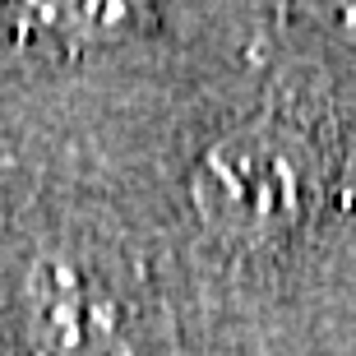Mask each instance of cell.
Instances as JSON below:
<instances>
[{"mask_svg": "<svg viewBox=\"0 0 356 356\" xmlns=\"http://www.w3.org/2000/svg\"><path fill=\"white\" fill-rule=\"evenodd\" d=\"M14 24L24 33L51 38L65 51H83V47H102L125 33H139L148 24V10L139 5H19Z\"/></svg>", "mask_w": 356, "mask_h": 356, "instance_id": "3", "label": "cell"}, {"mask_svg": "<svg viewBox=\"0 0 356 356\" xmlns=\"http://www.w3.org/2000/svg\"><path fill=\"white\" fill-rule=\"evenodd\" d=\"M319 181L315 148L291 120H250L222 134L190 176L199 218L222 241H277L301 227Z\"/></svg>", "mask_w": 356, "mask_h": 356, "instance_id": "1", "label": "cell"}, {"mask_svg": "<svg viewBox=\"0 0 356 356\" xmlns=\"http://www.w3.org/2000/svg\"><path fill=\"white\" fill-rule=\"evenodd\" d=\"M28 338L38 356H130L120 305L70 259L42 264L28 282Z\"/></svg>", "mask_w": 356, "mask_h": 356, "instance_id": "2", "label": "cell"}]
</instances>
